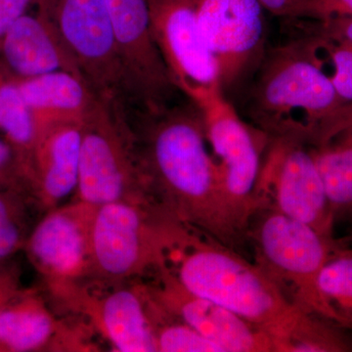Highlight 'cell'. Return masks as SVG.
<instances>
[{
	"label": "cell",
	"instance_id": "cell-1",
	"mask_svg": "<svg viewBox=\"0 0 352 352\" xmlns=\"http://www.w3.org/2000/svg\"><path fill=\"white\" fill-rule=\"evenodd\" d=\"M139 164L153 195L201 236L236 250L247 238L220 187L200 109L186 103L127 118Z\"/></svg>",
	"mask_w": 352,
	"mask_h": 352
},
{
	"label": "cell",
	"instance_id": "cell-2",
	"mask_svg": "<svg viewBox=\"0 0 352 352\" xmlns=\"http://www.w3.org/2000/svg\"><path fill=\"white\" fill-rule=\"evenodd\" d=\"M171 270L197 295L267 333L278 352H340L351 346L335 325L296 305L256 263L236 250L194 236L175 252Z\"/></svg>",
	"mask_w": 352,
	"mask_h": 352
},
{
	"label": "cell",
	"instance_id": "cell-3",
	"mask_svg": "<svg viewBox=\"0 0 352 352\" xmlns=\"http://www.w3.org/2000/svg\"><path fill=\"white\" fill-rule=\"evenodd\" d=\"M248 104L252 126L270 141L309 144L346 105L298 39L264 53Z\"/></svg>",
	"mask_w": 352,
	"mask_h": 352
},
{
	"label": "cell",
	"instance_id": "cell-4",
	"mask_svg": "<svg viewBox=\"0 0 352 352\" xmlns=\"http://www.w3.org/2000/svg\"><path fill=\"white\" fill-rule=\"evenodd\" d=\"M195 232L157 201H115L95 210L87 280L126 283L170 263Z\"/></svg>",
	"mask_w": 352,
	"mask_h": 352
},
{
	"label": "cell",
	"instance_id": "cell-5",
	"mask_svg": "<svg viewBox=\"0 0 352 352\" xmlns=\"http://www.w3.org/2000/svg\"><path fill=\"white\" fill-rule=\"evenodd\" d=\"M254 263L308 314L340 327L339 319L324 300L319 276L331 252L340 243L329 240L312 227L289 219L271 204L251 220Z\"/></svg>",
	"mask_w": 352,
	"mask_h": 352
},
{
	"label": "cell",
	"instance_id": "cell-6",
	"mask_svg": "<svg viewBox=\"0 0 352 352\" xmlns=\"http://www.w3.org/2000/svg\"><path fill=\"white\" fill-rule=\"evenodd\" d=\"M94 94L120 115L131 110L106 0H32Z\"/></svg>",
	"mask_w": 352,
	"mask_h": 352
},
{
	"label": "cell",
	"instance_id": "cell-7",
	"mask_svg": "<svg viewBox=\"0 0 352 352\" xmlns=\"http://www.w3.org/2000/svg\"><path fill=\"white\" fill-rule=\"evenodd\" d=\"M198 107L217 162L222 194L247 238L252 217L268 204L261 194V176L270 139L241 118L223 91L208 97Z\"/></svg>",
	"mask_w": 352,
	"mask_h": 352
},
{
	"label": "cell",
	"instance_id": "cell-8",
	"mask_svg": "<svg viewBox=\"0 0 352 352\" xmlns=\"http://www.w3.org/2000/svg\"><path fill=\"white\" fill-rule=\"evenodd\" d=\"M75 198L96 207L157 201L141 170L131 127L101 100L83 122Z\"/></svg>",
	"mask_w": 352,
	"mask_h": 352
},
{
	"label": "cell",
	"instance_id": "cell-9",
	"mask_svg": "<svg viewBox=\"0 0 352 352\" xmlns=\"http://www.w3.org/2000/svg\"><path fill=\"white\" fill-rule=\"evenodd\" d=\"M120 69L133 112H156L179 102L151 25L148 0H106Z\"/></svg>",
	"mask_w": 352,
	"mask_h": 352
},
{
	"label": "cell",
	"instance_id": "cell-10",
	"mask_svg": "<svg viewBox=\"0 0 352 352\" xmlns=\"http://www.w3.org/2000/svg\"><path fill=\"white\" fill-rule=\"evenodd\" d=\"M153 34L175 87L197 106L219 91V64L199 27L194 0H148Z\"/></svg>",
	"mask_w": 352,
	"mask_h": 352
},
{
	"label": "cell",
	"instance_id": "cell-11",
	"mask_svg": "<svg viewBox=\"0 0 352 352\" xmlns=\"http://www.w3.org/2000/svg\"><path fill=\"white\" fill-rule=\"evenodd\" d=\"M64 309L83 317L118 352H157L141 283L85 280L50 295Z\"/></svg>",
	"mask_w": 352,
	"mask_h": 352
},
{
	"label": "cell",
	"instance_id": "cell-12",
	"mask_svg": "<svg viewBox=\"0 0 352 352\" xmlns=\"http://www.w3.org/2000/svg\"><path fill=\"white\" fill-rule=\"evenodd\" d=\"M96 208L80 200L60 205L44 212L32 228L24 251L50 295L89 278Z\"/></svg>",
	"mask_w": 352,
	"mask_h": 352
},
{
	"label": "cell",
	"instance_id": "cell-13",
	"mask_svg": "<svg viewBox=\"0 0 352 352\" xmlns=\"http://www.w3.org/2000/svg\"><path fill=\"white\" fill-rule=\"evenodd\" d=\"M270 146L261 176L264 198L272 192L271 205L278 212L335 240V215L309 146L289 140L270 141Z\"/></svg>",
	"mask_w": 352,
	"mask_h": 352
},
{
	"label": "cell",
	"instance_id": "cell-14",
	"mask_svg": "<svg viewBox=\"0 0 352 352\" xmlns=\"http://www.w3.org/2000/svg\"><path fill=\"white\" fill-rule=\"evenodd\" d=\"M199 27L219 64L222 90L258 68L265 50L261 0H194Z\"/></svg>",
	"mask_w": 352,
	"mask_h": 352
},
{
	"label": "cell",
	"instance_id": "cell-15",
	"mask_svg": "<svg viewBox=\"0 0 352 352\" xmlns=\"http://www.w3.org/2000/svg\"><path fill=\"white\" fill-rule=\"evenodd\" d=\"M143 284L150 298L168 314L221 347L223 352H278L270 336L219 303L197 295L178 280L170 265Z\"/></svg>",
	"mask_w": 352,
	"mask_h": 352
},
{
	"label": "cell",
	"instance_id": "cell-16",
	"mask_svg": "<svg viewBox=\"0 0 352 352\" xmlns=\"http://www.w3.org/2000/svg\"><path fill=\"white\" fill-rule=\"evenodd\" d=\"M85 321L60 318L36 289L21 288L0 308V352L97 351Z\"/></svg>",
	"mask_w": 352,
	"mask_h": 352
},
{
	"label": "cell",
	"instance_id": "cell-17",
	"mask_svg": "<svg viewBox=\"0 0 352 352\" xmlns=\"http://www.w3.org/2000/svg\"><path fill=\"white\" fill-rule=\"evenodd\" d=\"M83 122H63L44 129L34 141L29 189L36 207L46 212L61 205L78 185Z\"/></svg>",
	"mask_w": 352,
	"mask_h": 352
},
{
	"label": "cell",
	"instance_id": "cell-18",
	"mask_svg": "<svg viewBox=\"0 0 352 352\" xmlns=\"http://www.w3.org/2000/svg\"><path fill=\"white\" fill-rule=\"evenodd\" d=\"M0 61L18 78L57 71L82 78L53 28L38 12L24 14L9 28L0 43Z\"/></svg>",
	"mask_w": 352,
	"mask_h": 352
},
{
	"label": "cell",
	"instance_id": "cell-19",
	"mask_svg": "<svg viewBox=\"0 0 352 352\" xmlns=\"http://www.w3.org/2000/svg\"><path fill=\"white\" fill-rule=\"evenodd\" d=\"M16 78L32 113L36 138L53 124L85 122L100 100L82 78L69 72Z\"/></svg>",
	"mask_w": 352,
	"mask_h": 352
},
{
	"label": "cell",
	"instance_id": "cell-20",
	"mask_svg": "<svg viewBox=\"0 0 352 352\" xmlns=\"http://www.w3.org/2000/svg\"><path fill=\"white\" fill-rule=\"evenodd\" d=\"M308 146L335 219L352 214V103L329 120Z\"/></svg>",
	"mask_w": 352,
	"mask_h": 352
},
{
	"label": "cell",
	"instance_id": "cell-21",
	"mask_svg": "<svg viewBox=\"0 0 352 352\" xmlns=\"http://www.w3.org/2000/svg\"><path fill=\"white\" fill-rule=\"evenodd\" d=\"M0 134L15 154L23 179L29 188L31 157L36 141L32 113L17 78L0 61ZM30 191V189H29Z\"/></svg>",
	"mask_w": 352,
	"mask_h": 352
},
{
	"label": "cell",
	"instance_id": "cell-22",
	"mask_svg": "<svg viewBox=\"0 0 352 352\" xmlns=\"http://www.w3.org/2000/svg\"><path fill=\"white\" fill-rule=\"evenodd\" d=\"M141 285L157 352H223L217 344L168 314L150 298L143 284Z\"/></svg>",
	"mask_w": 352,
	"mask_h": 352
},
{
	"label": "cell",
	"instance_id": "cell-23",
	"mask_svg": "<svg viewBox=\"0 0 352 352\" xmlns=\"http://www.w3.org/2000/svg\"><path fill=\"white\" fill-rule=\"evenodd\" d=\"M319 289L340 327L352 330V248L339 244L333 250L322 268Z\"/></svg>",
	"mask_w": 352,
	"mask_h": 352
},
{
	"label": "cell",
	"instance_id": "cell-24",
	"mask_svg": "<svg viewBox=\"0 0 352 352\" xmlns=\"http://www.w3.org/2000/svg\"><path fill=\"white\" fill-rule=\"evenodd\" d=\"M303 50L330 78L340 98L352 103V43L317 34L298 39Z\"/></svg>",
	"mask_w": 352,
	"mask_h": 352
},
{
	"label": "cell",
	"instance_id": "cell-25",
	"mask_svg": "<svg viewBox=\"0 0 352 352\" xmlns=\"http://www.w3.org/2000/svg\"><path fill=\"white\" fill-rule=\"evenodd\" d=\"M31 205H34V201L25 190L0 191V263L24 250L32 230L28 222Z\"/></svg>",
	"mask_w": 352,
	"mask_h": 352
},
{
	"label": "cell",
	"instance_id": "cell-26",
	"mask_svg": "<svg viewBox=\"0 0 352 352\" xmlns=\"http://www.w3.org/2000/svg\"><path fill=\"white\" fill-rule=\"evenodd\" d=\"M333 17L352 18V0H307L296 19L322 21Z\"/></svg>",
	"mask_w": 352,
	"mask_h": 352
},
{
	"label": "cell",
	"instance_id": "cell-27",
	"mask_svg": "<svg viewBox=\"0 0 352 352\" xmlns=\"http://www.w3.org/2000/svg\"><path fill=\"white\" fill-rule=\"evenodd\" d=\"M22 271L18 264L9 261L0 263V308L21 288Z\"/></svg>",
	"mask_w": 352,
	"mask_h": 352
},
{
	"label": "cell",
	"instance_id": "cell-28",
	"mask_svg": "<svg viewBox=\"0 0 352 352\" xmlns=\"http://www.w3.org/2000/svg\"><path fill=\"white\" fill-rule=\"evenodd\" d=\"M317 34L337 41L352 43V18L333 17L314 21Z\"/></svg>",
	"mask_w": 352,
	"mask_h": 352
},
{
	"label": "cell",
	"instance_id": "cell-29",
	"mask_svg": "<svg viewBox=\"0 0 352 352\" xmlns=\"http://www.w3.org/2000/svg\"><path fill=\"white\" fill-rule=\"evenodd\" d=\"M32 0H0V43L9 28L27 13Z\"/></svg>",
	"mask_w": 352,
	"mask_h": 352
},
{
	"label": "cell",
	"instance_id": "cell-30",
	"mask_svg": "<svg viewBox=\"0 0 352 352\" xmlns=\"http://www.w3.org/2000/svg\"><path fill=\"white\" fill-rule=\"evenodd\" d=\"M266 12L276 17L296 19L307 0H261Z\"/></svg>",
	"mask_w": 352,
	"mask_h": 352
},
{
	"label": "cell",
	"instance_id": "cell-31",
	"mask_svg": "<svg viewBox=\"0 0 352 352\" xmlns=\"http://www.w3.org/2000/svg\"><path fill=\"white\" fill-rule=\"evenodd\" d=\"M0 170L12 171L17 173L23 179L15 154L2 136H0Z\"/></svg>",
	"mask_w": 352,
	"mask_h": 352
},
{
	"label": "cell",
	"instance_id": "cell-32",
	"mask_svg": "<svg viewBox=\"0 0 352 352\" xmlns=\"http://www.w3.org/2000/svg\"><path fill=\"white\" fill-rule=\"evenodd\" d=\"M7 189H21L29 192L27 184L17 173L0 170V191Z\"/></svg>",
	"mask_w": 352,
	"mask_h": 352
}]
</instances>
